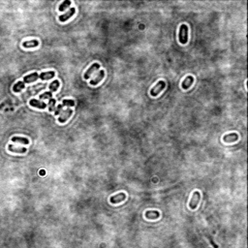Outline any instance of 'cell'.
Segmentation results:
<instances>
[{
	"mask_svg": "<svg viewBox=\"0 0 248 248\" xmlns=\"http://www.w3.org/2000/svg\"><path fill=\"white\" fill-rule=\"evenodd\" d=\"M210 242H211V244H212V245H213V246H214L215 248H218V245H216V244H215V243H214V242H213L212 240H210Z\"/></svg>",
	"mask_w": 248,
	"mask_h": 248,
	"instance_id": "cell-22",
	"label": "cell"
},
{
	"mask_svg": "<svg viewBox=\"0 0 248 248\" xmlns=\"http://www.w3.org/2000/svg\"><path fill=\"white\" fill-rule=\"evenodd\" d=\"M52 96H53V93L51 92V91H48V92H46V93H44V94H41L40 95V99L41 100H43V99H52Z\"/></svg>",
	"mask_w": 248,
	"mask_h": 248,
	"instance_id": "cell-21",
	"label": "cell"
},
{
	"mask_svg": "<svg viewBox=\"0 0 248 248\" xmlns=\"http://www.w3.org/2000/svg\"><path fill=\"white\" fill-rule=\"evenodd\" d=\"M99 69H100V64H99V63H93V64L88 68V70L85 72L83 78H84L85 80H88V79L90 78V76L92 75V74H93L96 70H99Z\"/></svg>",
	"mask_w": 248,
	"mask_h": 248,
	"instance_id": "cell-7",
	"label": "cell"
},
{
	"mask_svg": "<svg viewBox=\"0 0 248 248\" xmlns=\"http://www.w3.org/2000/svg\"><path fill=\"white\" fill-rule=\"evenodd\" d=\"M55 103H56V100L54 98L49 99L48 100V110L49 111H54V109H55Z\"/></svg>",
	"mask_w": 248,
	"mask_h": 248,
	"instance_id": "cell-20",
	"label": "cell"
},
{
	"mask_svg": "<svg viewBox=\"0 0 248 248\" xmlns=\"http://www.w3.org/2000/svg\"><path fill=\"white\" fill-rule=\"evenodd\" d=\"M62 106H63V107L67 106L68 108L74 107V106H75V101L72 100V99H64L63 102H62Z\"/></svg>",
	"mask_w": 248,
	"mask_h": 248,
	"instance_id": "cell-19",
	"label": "cell"
},
{
	"mask_svg": "<svg viewBox=\"0 0 248 248\" xmlns=\"http://www.w3.org/2000/svg\"><path fill=\"white\" fill-rule=\"evenodd\" d=\"M200 201H201V194H200V192L195 191V192L193 193L192 197H191L190 202H189V207H190V209H193V210L196 209L197 206H198V205H199V203H200Z\"/></svg>",
	"mask_w": 248,
	"mask_h": 248,
	"instance_id": "cell-3",
	"label": "cell"
},
{
	"mask_svg": "<svg viewBox=\"0 0 248 248\" xmlns=\"http://www.w3.org/2000/svg\"><path fill=\"white\" fill-rule=\"evenodd\" d=\"M48 87H49V91H51L52 93L55 92L58 89V87H59V82L56 81V80L54 81L51 84L48 85Z\"/></svg>",
	"mask_w": 248,
	"mask_h": 248,
	"instance_id": "cell-17",
	"label": "cell"
},
{
	"mask_svg": "<svg viewBox=\"0 0 248 248\" xmlns=\"http://www.w3.org/2000/svg\"><path fill=\"white\" fill-rule=\"evenodd\" d=\"M12 142L14 143H20V144H29V140L27 138H24V137H13L11 139Z\"/></svg>",
	"mask_w": 248,
	"mask_h": 248,
	"instance_id": "cell-16",
	"label": "cell"
},
{
	"mask_svg": "<svg viewBox=\"0 0 248 248\" xmlns=\"http://www.w3.org/2000/svg\"><path fill=\"white\" fill-rule=\"evenodd\" d=\"M39 46V41L38 40H31V41H25L22 43V47L25 48H36Z\"/></svg>",
	"mask_w": 248,
	"mask_h": 248,
	"instance_id": "cell-15",
	"label": "cell"
},
{
	"mask_svg": "<svg viewBox=\"0 0 248 248\" xmlns=\"http://www.w3.org/2000/svg\"><path fill=\"white\" fill-rule=\"evenodd\" d=\"M178 39L181 44H186L188 41V27L186 24H181L179 28V34H178Z\"/></svg>",
	"mask_w": 248,
	"mask_h": 248,
	"instance_id": "cell-2",
	"label": "cell"
},
{
	"mask_svg": "<svg viewBox=\"0 0 248 248\" xmlns=\"http://www.w3.org/2000/svg\"><path fill=\"white\" fill-rule=\"evenodd\" d=\"M239 140V135L237 133H231L228 135H225L223 137V141L225 143H234Z\"/></svg>",
	"mask_w": 248,
	"mask_h": 248,
	"instance_id": "cell-9",
	"label": "cell"
},
{
	"mask_svg": "<svg viewBox=\"0 0 248 248\" xmlns=\"http://www.w3.org/2000/svg\"><path fill=\"white\" fill-rule=\"evenodd\" d=\"M29 105L31 107H34V108H37V109H46L47 107V103L46 102H43V101H39L37 100V99H31L29 101Z\"/></svg>",
	"mask_w": 248,
	"mask_h": 248,
	"instance_id": "cell-8",
	"label": "cell"
},
{
	"mask_svg": "<svg viewBox=\"0 0 248 248\" xmlns=\"http://www.w3.org/2000/svg\"><path fill=\"white\" fill-rule=\"evenodd\" d=\"M145 217L147 219H150V220H154V219H157L160 217V213L156 210H148V211L145 212Z\"/></svg>",
	"mask_w": 248,
	"mask_h": 248,
	"instance_id": "cell-14",
	"label": "cell"
},
{
	"mask_svg": "<svg viewBox=\"0 0 248 248\" xmlns=\"http://www.w3.org/2000/svg\"><path fill=\"white\" fill-rule=\"evenodd\" d=\"M72 114H73V110L70 109V108H68V109H66V110H62L61 113L59 114L58 121H59L60 123H65V122L69 119V117L72 116Z\"/></svg>",
	"mask_w": 248,
	"mask_h": 248,
	"instance_id": "cell-5",
	"label": "cell"
},
{
	"mask_svg": "<svg viewBox=\"0 0 248 248\" xmlns=\"http://www.w3.org/2000/svg\"><path fill=\"white\" fill-rule=\"evenodd\" d=\"M8 150L11 151V152H15V153H25L27 149L25 147H15L14 145L9 144L8 145Z\"/></svg>",
	"mask_w": 248,
	"mask_h": 248,
	"instance_id": "cell-12",
	"label": "cell"
},
{
	"mask_svg": "<svg viewBox=\"0 0 248 248\" xmlns=\"http://www.w3.org/2000/svg\"><path fill=\"white\" fill-rule=\"evenodd\" d=\"M70 6H71V1H69V0H66V1H64L62 4H60L58 10H59L60 12H64V11H65L67 8H69Z\"/></svg>",
	"mask_w": 248,
	"mask_h": 248,
	"instance_id": "cell-18",
	"label": "cell"
},
{
	"mask_svg": "<svg viewBox=\"0 0 248 248\" xmlns=\"http://www.w3.org/2000/svg\"><path fill=\"white\" fill-rule=\"evenodd\" d=\"M75 12H76V9H75V8H70V10H69L68 12H66L65 14H63L62 16H59V20L62 21V22L66 21L67 20H69L70 18L73 17V15L75 14Z\"/></svg>",
	"mask_w": 248,
	"mask_h": 248,
	"instance_id": "cell-10",
	"label": "cell"
},
{
	"mask_svg": "<svg viewBox=\"0 0 248 248\" xmlns=\"http://www.w3.org/2000/svg\"><path fill=\"white\" fill-rule=\"evenodd\" d=\"M104 77H105V72H104V70H100V72L98 73V75L96 76V78H95L94 80L90 81V84H91V85H96V84H98V82H100L103 80Z\"/></svg>",
	"mask_w": 248,
	"mask_h": 248,
	"instance_id": "cell-13",
	"label": "cell"
},
{
	"mask_svg": "<svg viewBox=\"0 0 248 248\" xmlns=\"http://www.w3.org/2000/svg\"><path fill=\"white\" fill-rule=\"evenodd\" d=\"M165 87H166V82H163V81L158 82L155 84L154 87L150 90V95L153 96V97L157 96Z\"/></svg>",
	"mask_w": 248,
	"mask_h": 248,
	"instance_id": "cell-4",
	"label": "cell"
},
{
	"mask_svg": "<svg viewBox=\"0 0 248 248\" xmlns=\"http://www.w3.org/2000/svg\"><path fill=\"white\" fill-rule=\"evenodd\" d=\"M55 76V73L54 71H48V72H43V73H32V74H29V75L23 77L22 81L20 82H18L17 83L14 84L13 86V91L18 93V92H20L23 88L24 86H25L26 83H30V82H36L38 79H41L43 81H48V80H51L52 78H54Z\"/></svg>",
	"mask_w": 248,
	"mask_h": 248,
	"instance_id": "cell-1",
	"label": "cell"
},
{
	"mask_svg": "<svg viewBox=\"0 0 248 248\" xmlns=\"http://www.w3.org/2000/svg\"><path fill=\"white\" fill-rule=\"evenodd\" d=\"M193 82H194V78H193L192 76L186 77L185 80L182 82V84H181L182 88H183V89H188V88L190 87V86L192 85Z\"/></svg>",
	"mask_w": 248,
	"mask_h": 248,
	"instance_id": "cell-11",
	"label": "cell"
},
{
	"mask_svg": "<svg viewBox=\"0 0 248 248\" xmlns=\"http://www.w3.org/2000/svg\"><path fill=\"white\" fill-rule=\"evenodd\" d=\"M125 199H126V194L125 193H119L117 195L111 196L110 198V202L111 204H119V203L123 202Z\"/></svg>",
	"mask_w": 248,
	"mask_h": 248,
	"instance_id": "cell-6",
	"label": "cell"
}]
</instances>
